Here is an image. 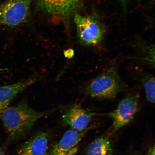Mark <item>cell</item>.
<instances>
[{
	"mask_svg": "<svg viewBox=\"0 0 155 155\" xmlns=\"http://www.w3.org/2000/svg\"><path fill=\"white\" fill-rule=\"evenodd\" d=\"M113 153L111 140L108 137L102 136L87 147L84 155H113Z\"/></svg>",
	"mask_w": 155,
	"mask_h": 155,
	"instance_id": "11",
	"label": "cell"
},
{
	"mask_svg": "<svg viewBox=\"0 0 155 155\" xmlns=\"http://www.w3.org/2000/svg\"><path fill=\"white\" fill-rule=\"evenodd\" d=\"M49 134L47 133L40 132L36 133L21 147L18 155H49Z\"/></svg>",
	"mask_w": 155,
	"mask_h": 155,
	"instance_id": "8",
	"label": "cell"
},
{
	"mask_svg": "<svg viewBox=\"0 0 155 155\" xmlns=\"http://www.w3.org/2000/svg\"><path fill=\"white\" fill-rule=\"evenodd\" d=\"M88 127L82 131L71 129L66 132L59 141L52 147L49 155H75L79 150L78 144L88 131Z\"/></svg>",
	"mask_w": 155,
	"mask_h": 155,
	"instance_id": "6",
	"label": "cell"
},
{
	"mask_svg": "<svg viewBox=\"0 0 155 155\" xmlns=\"http://www.w3.org/2000/svg\"><path fill=\"white\" fill-rule=\"evenodd\" d=\"M35 78H30L15 84L0 86V116L9 107L13 98L36 82Z\"/></svg>",
	"mask_w": 155,
	"mask_h": 155,
	"instance_id": "10",
	"label": "cell"
},
{
	"mask_svg": "<svg viewBox=\"0 0 155 155\" xmlns=\"http://www.w3.org/2000/svg\"><path fill=\"white\" fill-rule=\"evenodd\" d=\"M143 84L147 100L151 103L154 104L155 95L154 77L152 75H147L143 79Z\"/></svg>",
	"mask_w": 155,
	"mask_h": 155,
	"instance_id": "12",
	"label": "cell"
},
{
	"mask_svg": "<svg viewBox=\"0 0 155 155\" xmlns=\"http://www.w3.org/2000/svg\"><path fill=\"white\" fill-rule=\"evenodd\" d=\"M121 1H124H124H126V0H121Z\"/></svg>",
	"mask_w": 155,
	"mask_h": 155,
	"instance_id": "17",
	"label": "cell"
},
{
	"mask_svg": "<svg viewBox=\"0 0 155 155\" xmlns=\"http://www.w3.org/2000/svg\"><path fill=\"white\" fill-rule=\"evenodd\" d=\"M31 0H5L0 4V29L15 28L30 17Z\"/></svg>",
	"mask_w": 155,
	"mask_h": 155,
	"instance_id": "3",
	"label": "cell"
},
{
	"mask_svg": "<svg viewBox=\"0 0 155 155\" xmlns=\"http://www.w3.org/2000/svg\"><path fill=\"white\" fill-rule=\"evenodd\" d=\"M81 0H38L41 8L46 12L61 17L69 16Z\"/></svg>",
	"mask_w": 155,
	"mask_h": 155,
	"instance_id": "9",
	"label": "cell"
},
{
	"mask_svg": "<svg viewBox=\"0 0 155 155\" xmlns=\"http://www.w3.org/2000/svg\"><path fill=\"white\" fill-rule=\"evenodd\" d=\"M64 55L68 59H70L74 56V50L71 48L65 50L64 52Z\"/></svg>",
	"mask_w": 155,
	"mask_h": 155,
	"instance_id": "13",
	"label": "cell"
},
{
	"mask_svg": "<svg viewBox=\"0 0 155 155\" xmlns=\"http://www.w3.org/2000/svg\"><path fill=\"white\" fill-rule=\"evenodd\" d=\"M146 155H155V149L154 145L149 147L147 150Z\"/></svg>",
	"mask_w": 155,
	"mask_h": 155,
	"instance_id": "14",
	"label": "cell"
},
{
	"mask_svg": "<svg viewBox=\"0 0 155 155\" xmlns=\"http://www.w3.org/2000/svg\"><path fill=\"white\" fill-rule=\"evenodd\" d=\"M131 155H137V154H132Z\"/></svg>",
	"mask_w": 155,
	"mask_h": 155,
	"instance_id": "16",
	"label": "cell"
},
{
	"mask_svg": "<svg viewBox=\"0 0 155 155\" xmlns=\"http://www.w3.org/2000/svg\"><path fill=\"white\" fill-rule=\"evenodd\" d=\"M94 115L90 110L83 108L80 104H75L70 107L64 114L63 121L71 129L82 131L88 127Z\"/></svg>",
	"mask_w": 155,
	"mask_h": 155,
	"instance_id": "7",
	"label": "cell"
},
{
	"mask_svg": "<svg viewBox=\"0 0 155 155\" xmlns=\"http://www.w3.org/2000/svg\"><path fill=\"white\" fill-rule=\"evenodd\" d=\"M125 87L114 63L89 83L86 92L92 98L111 99L115 98Z\"/></svg>",
	"mask_w": 155,
	"mask_h": 155,
	"instance_id": "2",
	"label": "cell"
},
{
	"mask_svg": "<svg viewBox=\"0 0 155 155\" xmlns=\"http://www.w3.org/2000/svg\"><path fill=\"white\" fill-rule=\"evenodd\" d=\"M78 37L81 43L85 45L94 46L100 43L104 34L101 24L94 17L79 14L75 15Z\"/></svg>",
	"mask_w": 155,
	"mask_h": 155,
	"instance_id": "4",
	"label": "cell"
},
{
	"mask_svg": "<svg viewBox=\"0 0 155 155\" xmlns=\"http://www.w3.org/2000/svg\"><path fill=\"white\" fill-rule=\"evenodd\" d=\"M0 155H5L1 148H0Z\"/></svg>",
	"mask_w": 155,
	"mask_h": 155,
	"instance_id": "15",
	"label": "cell"
},
{
	"mask_svg": "<svg viewBox=\"0 0 155 155\" xmlns=\"http://www.w3.org/2000/svg\"><path fill=\"white\" fill-rule=\"evenodd\" d=\"M139 99L138 95H128L119 102L115 110L109 114L113 121L111 135L132 122L138 111Z\"/></svg>",
	"mask_w": 155,
	"mask_h": 155,
	"instance_id": "5",
	"label": "cell"
},
{
	"mask_svg": "<svg viewBox=\"0 0 155 155\" xmlns=\"http://www.w3.org/2000/svg\"><path fill=\"white\" fill-rule=\"evenodd\" d=\"M32 109L26 103L8 107L0 116L9 136L15 139L31 129L37 121L46 115Z\"/></svg>",
	"mask_w": 155,
	"mask_h": 155,
	"instance_id": "1",
	"label": "cell"
}]
</instances>
